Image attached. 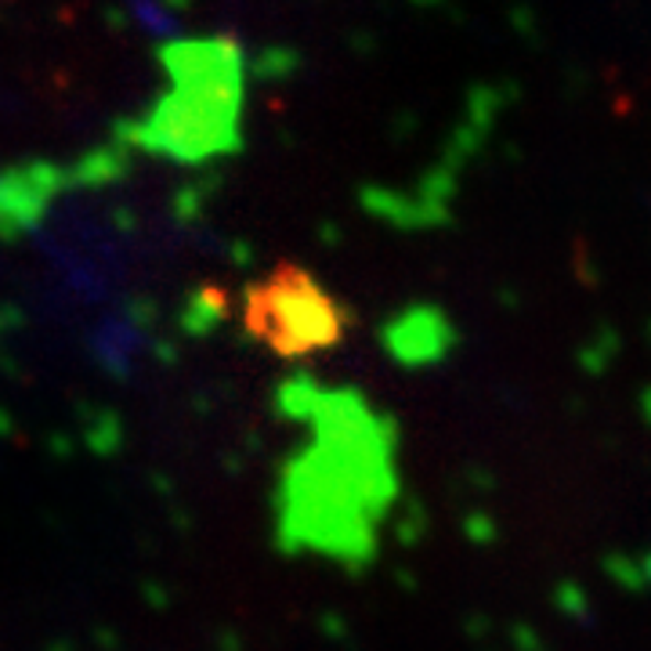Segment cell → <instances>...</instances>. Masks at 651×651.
Returning a JSON list of instances; mask_svg holds the SVG:
<instances>
[{
    "label": "cell",
    "mask_w": 651,
    "mask_h": 651,
    "mask_svg": "<svg viewBox=\"0 0 651 651\" xmlns=\"http://www.w3.org/2000/svg\"><path fill=\"white\" fill-rule=\"evenodd\" d=\"M243 330L276 359H308L337 348L355 326L351 308L297 260H276L243 290Z\"/></svg>",
    "instance_id": "obj_2"
},
{
    "label": "cell",
    "mask_w": 651,
    "mask_h": 651,
    "mask_svg": "<svg viewBox=\"0 0 651 651\" xmlns=\"http://www.w3.org/2000/svg\"><path fill=\"white\" fill-rule=\"evenodd\" d=\"M174 95L156 106L141 138L178 160H206L239 141V51L225 41L167 51Z\"/></svg>",
    "instance_id": "obj_1"
}]
</instances>
